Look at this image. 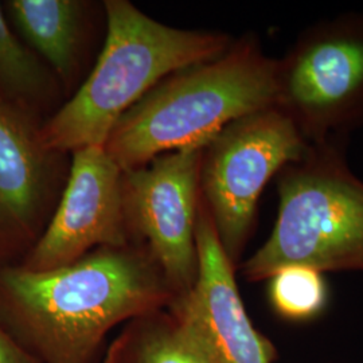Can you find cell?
Listing matches in <instances>:
<instances>
[{
    "mask_svg": "<svg viewBox=\"0 0 363 363\" xmlns=\"http://www.w3.org/2000/svg\"><path fill=\"white\" fill-rule=\"evenodd\" d=\"M177 298L143 247H101L43 272L0 268V327L38 363H101L118 325Z\"/></svg>",
    "mask_w": 363,
    "mask_h": 363,
    "instance_id": "1",
    "label": "cell"
},
{
    "mask_svg": "<svg viewBox=\"0 0 363 363\" xmlns=\"http://www.w3.org/2000/svg\"><path fill=\"white\" fill-rule=\"evenodd\" d=\"M277 58L256 35L234 39L228 52L163 78L112 128L104 150L123 171L156 156L208 144L240 117L276 103Z\"/></svg>",
    "mask_w": 363,
    "mask_h": 363,
    "instance_id": "2",
    "label": "cell"
},
{
    "mask_svg": "<svg viewBox=\"0 0 363 363\" xmlns=\"http://www.w3.org/2000/svg\"><path fill=\"white\" fill-rule=\"evenodd\" d=\"M103 49L78 91L40 127L48 148L72 154L104 147L121 116L163 78L220 57L234 39L222 31L167 26L128 0H105Z\"/></svg>",
    "mask_w": 363,
    "mask_h": 363,
    "instance_id": "3",
    "label": "cell"
},
{
    "mask_svg": "<svg viewBox=\"0 0 363 363\" xmlns=\"http://www.w3.org/2000/svg\"><path fill=\"white\" fill-rule=\"evenodd\" d=\"M346 143L310 144L279 172V213L271 235L241 262L250 283L286 265L320 272L363 271V182L346 162Z\"/></svg>",
    "mask_w": 363,
    "mask_h": 363,
    "instance_id": "4",
    "label": "cell"
},
{
    "mask_svg": "<svg viewBox=\"0 0 363 363\" xmlns=\"http://www.w3.org/2000/svg\"><path fill=\"white\" fill-rule=\"evenodd\" d=\"M308 145L276 105L234 120L205 145L201 198L235 269L255 233L261 193L286 164L304 155Z\"/></svg>",
    "mask_w": 363,
    "mask_h": 363,
    "instance_id": "5",
    "label": "cell"
},
{
    "mask_svg": "<svg viewBox=\"0 0 363 363\" xmlns=\"http://www.w3.org/2000/svg\"><path fill=\"white\" fill-rule=\"evenodd\" d=\"M276 103L308 144L346 143L363 128V13L301 31L277 60Z\"/></svg>",
    "mask_w": 363,
    "mask_h": 363,
    "instance_id": "6",
    "label": "cell"
},
{
    "mask_svg": "<svg viewBox=\"0 0 363 363\" xmlns=\"http://www.w3.org/2000/svg\"><path fill=\"white\" fill-rule=\"evenodd\" d=\"M205 145L167 152L123 171V213L130 242L151 253L177 298L189 294L198 279L195 230Z\"/></svg>",
    "mask_w": 363,
    "mask_h": 363,
    "instance_id": "7",
    "label": "cell"
},
{
    "mask_svg": "<svg viewBox=\"0 0 363 363\" xmlns=\"http://www.w3.org/2000/svg\"><path fill=\"white\" fill-rule=\"evenodd\" d=\"M42 123L0 105V268L19 265L45 233L72 154L48 148Z\"/></svg>",
    "mask_w": 363,
    "mask_h": 363,
    "instance_id": "8",
    "label": "cell"
},
{
    "mask_svg": "<svg viewBox=\"0 0 363 363\" xmlns=\"http://www.w3.org/2000/svg\"><path fill=\"white\" fill-rule=\"evenodd\" d=\"M123 169L104 147L72 152L70 174L45 233L22 268L43 272L69 265L97 247L133 245L123 213Z\"/></svg>",
    "mask_w": 363,
    "mask_h": 363,
    "instance_id": "9",
    "label": "cell"
},
{
    "mask_svg": "<svg viewBox=\"0 0 363 363\" xmlns=\"http://www.w3.org/2000/svg\"><path fill=\"white\" fill-rule=\"evenodd\" d=\"M198 279L194 288L169 307L208 363H274L279 352L252 323L235 280V267L220 247L202 198L196 217Z\"/></svg>",
    "mask_w": 363,
    "mask_h": 363,
    "instance_id": "10",
    "label": "cell"
},
{
    "mask_svg": "<svg viewBox=\"0 0 363 363\" xmlns=\"http://www.w3.org/2000/svg\"><path fill=\"white\" fill-rule=\"evenodd\" d=\"M4 13L15 31L49 65L69 100L89 72L104 3L88 0H7Z\"/></svg>",
    "mask_w": 363,
    "mask_h": 363,
    "instance_id": "11",
    "label": "cell"
},
{
    "mask_svg": "<svg viewBox=\"0 0 363 363\" xmlns=\"http://www.w3.org/2000/svg\"><path fill=\"white\" fill-rule=\"evenodd\" d=\"M65 100L60 79L19 38L0 1V105L43 124L61 109Z\"/></svg>",
    "mask_w": 363,
    "mask_h": 363,
    "instance_id": "12",
    "label": "cell"
},
{
    "mask_svg": "<svg viewBox=\"0 0 363 363\" xmlns=\"http://www.w3.org/2000/svg\"><path fill=\"white\" fill-rule=\"evenodd\" d=\"M103 363H208L190 331L167 308L128 320L105 350Z\"/></svg>",
    "mask_w": 363,
    "mask_h": 363,
    "instance_id": "13",
    "label": "cell"
},
{
    "mask_svg": "<svg viewBox=\"0 0 363 363\" xmlns=\"http://www.w3.org/2000/svg\"><path fill=\"white\" fill-rule=\"evenodd\" d=\"M273 311L288 322H310L325 311L328 288L325 273L306 265H286L268 279Z\"/></svg>",
    "mask_w": 363,
    "mask_h": 363,
    "instance_id": "14",
    "label": "cell"
},
{
    "mask_svg": "<svg viewBox=\"0 0 363 363\" xmlns=\"http://www.w3.org/2000/svg\"><path fill=\"white\" fill-rule=\"evenodd\" d=\"M0 363H38L0 327Z\"/></svg>",
    "mask_w": 363,
    "mask_h": 363,
    "instance_id": "15",
    "label": "cell"
}]
</instances>
